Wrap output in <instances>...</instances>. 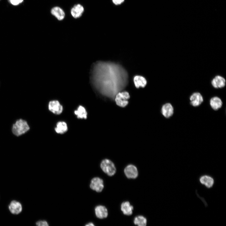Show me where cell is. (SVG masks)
Returning a JSON list of instances; mask_svg holds the SVG:
<instances>
[{
    "label": "cell",
    "mask_w": 226,
    "mask_h": 226,
    "mask_svg": "<svg viewBox=\"0 0 226 226\" xmlns=\"http://www.w3.org/2000/svg\"><path fill=\"white\" fill-rule=\"evenodd\" d=\"M91 78L94 85L100 92L114 97L126 86L127 74L120 65L100 61L93 66Z\"/></svg>",
    "instance_id": "cell-1"
},
{
    "label": "cell",
    "mask_w": 226,
    "mask_h": 226,
    "mask_svg": "<svg viewBox=\"0 0 226 226\" xmlns=\"http://www.w3.org/2000/svg\"><path fill=\"white\" fill-rule=\"evenodd\" d=\"M29 129L30 127L27 122L20 119L13 125L12 132L15 135L19 136L25 133Z\"/></svg>",
    "instance_id": "cell-2"
},
{
    "label": "cell",
    "mask_w": 226,
    "mask_h": 226,
    "mask_svg": "<svg viewBox=\"0 0 226 226\" xmlns=\"http://www.w3.org/2000/svg\"><path fill=\"white\" fill-rule=\"evenodd\" d=\"M100 167L104 173L110 176H113L116 172V168L114 164L108 159H105L101 161Z\"/></svg>",
    "instance_id": "cell-3"
},
{
    "label": "cell",
    "mask_w": 226,
    "mask_h": 226,
    "mask_svg": "<svg viewBox=\"0 0 226 226\" xmlns=\"http://www.w3.org/2000/svg\"><path fill=\"white\" fill-rule=\"evenodd\" d=\"M129 93L126 91H119L115 96V101L119 106L124 107L128 104V99L130 98Z\"/></svg>",
    "instance_id": "cell-4"
},
{
    "label": "cell",
    "mask_w": 226,
    "mask_h": 226,
    "mask_svg": "<svg viewBox=\"0 0 226 226\" xmlns=\"http://www.w3.org/2000/svg\"><path fill=\"white\" fill-rule=\"evenodd\" d=\"M48 110L56 115H60L63 110V107L60 102L57 100L50 101L48 104Z\"/></svg>",
    "instance_id": "cell-5"
},
{
    "label": "cell",
    "mask_w": 226,
    "mask_h": 226,
    "mask_svg": "<svg viewBox=\"0 0 226 226\" xmlns=\"http://www.w3.org/2000/svg\"><path fill=\"white\" fill-rule=\"evenodd\" d=\"M89 186L92 190L97 192H100L104 187L103 180L99 177H94L91 180Z\"/></svg>",
    "instance_id": "cell-6"
},
{
    "label": "cell",
    "mask_w": 226,
    "mask_h": 226,
    "mask_svg": "<svg viewBox=\"0 0 226 226\" xmlns=\"http://www.w3.org/2000/svg\"><path fill=\"white\" fill-rule=\"evenodd\" d=\"M124 172L126 177L129 179H135L138 175L137 169L133 164L127 165L124 169Z\"/></svg>",
    "instance_id": "cell-7"
},
{
    "label": "cell",
    "mask_w": 226,
    "mask_h": 226,
    "mask_svg": "<svg viewBox=\"0 0 226 226\" xmlns=\"http://www.w3.org/2000/svg\"><path fill=\"white\" fill-rule=\"evenodd\" d=\"M190 103L194 107L199 106L203 101V98L201 94L198 92L193 93L190 96Z\"/></svg>",
    "instance_id": "cell-8"
},
{
    "label": "cell",
    "mask_w": 226,
    "mask_h": 226,
    "mask_svg": "<svg viewBox=\"0 0 226 226\" xmlns=\"http://www.w3.org/2000/svg\"><path fill=\"white\" fill-rule=\"evenodd\" d=\"M225 78L220 75L215 76L212 80L211 84L215 89H221L224 87L226 85Z\"/></svg>",
    "instance_id": "cell-9"
},
{
    "label": "cell",
    "mask_w": 226,
    "mask_h": 226,
    "mask_svg": "<svg viewBox=\"0 0 226 226\" xmlns=\"http://www.w3.org/2000/svg\"><path fill=\"white\" fill-rule=\"evenodd\" d=\"M174 108L170 103L164 104L162 106L161 110L162 115L166 118L171 117L174 114Z\"/></svg>",
    "instance_id": "cell-10"
},
{
    "label": "cell",
    "mask_w": 226,
    "mask_h": 226,
    "mask_svg": "<svg viewBox=\"0 0 226 226\" xmlns=\"http://www.w3.org/2000/svg\"><path fill=\"white\" fill-rule=\"evenodd\" d=\"M200 183L208 188L212 187L214 184L213 178L210 176L205 175L201 176L199 178Z\"/></svg>",
    "instance_id": "cell-11"
},
{
    "label": "cell",
    "mask_w": 226,
    "mask_h": 226,
    "mask_svg": "<svg viewBox=\"0 0 226 226\" xmlns=\"http://www.w3.org/2000/svg\"><path fill=\"white\" fill-rule=\"evenodd\" d=\"M94 211L96 216L100 219L105 218L108 216V210L104 206L98 205L96 206Z\"/></svg>",
    "instance_id": "cell-12"
},
{
    "label": "cell",
    "mask_w": 226,
    "mask_h": 226,
    "mask_svg": "<svg viewBox=\"0 0 226 226\" xmlns=\"http://www.w3.org/2000/svg\"><path fill=\"white\" fill-rule=\"evenodd\" d=\"M11 213L13 214H17L22 211V207L21 204L16 201H12L8 206Z\"/></svg>",
    "instance_id": "cell-13"
},
{
    "label": "cell",
    "mask_w": 226,
    "mask_h": 226,
    "mask_svg": "<svg viewBox=\"0 0 226 226\" xmlns=\"http://www.w3.org/2000/svg\"><path fill=\"white\" fill-rule=\"evenodd\" d=\"M209 104L213 110H217L222 107L223 102L219 97L216 96L211 98L209 101Z\"/></svg>",
    "instance_id": "cell-14"
},
{
    "label": "cell",
    "mask_w": 226,
    "mask_h": 226,
    "mask_svg": "<svg viewBox=\"0 0 226 226\" xmlns=\"http://www.w3.org/2000/svg\"><path fill=\"white\" fill-rule=\"evenodd\" d=\"M84 9L80 4L75 5L71 10V13L72 16L75 18L80 17L83 12Z\"/></svg>",
    "instance_id": "cell-15"
},
{
    "label": "cell",
    "mask_w": 226,
    "mask_h": 226,
    "mask_svg": "<svg viewBox=\"0 0 226 226\" xmlns=\"http://www.w3.org/2000/svg\"><path fill=\"white\" fill-rule=\"evenodd\" d=\"M74 113L78 118L85 119L87 118V111L85 108L82 105H79L74 111Z\"/></svg>",
    "instance_id": "cell-16"
},
{
    "label": "cell",
    "mask_w": 226,
    "mask_h": 226,
    "mask_svg": "<svg viewBox=\"0 0 226 226\" xmlns=\"http://www.w3.org/2000/svg\"><path fill=\"white\" fill-rule=\"evenodd\" d=\"M133 207L128 201L123 202L121 205V210L126 215H130L132 213Z\"/></svg>",
    "instance_id": "cell-17"
},
{
    "label": "cell",
    "mask_w": 226,
    "mask_h": 226,
    "mask_svg": "<svg viewBox=\"0 0 226 226\" xmlns=\"http://www.w3.org/2000/svg\"><path fill=\"white\" fill-rule=\"evenodd\" d=\"M51 13L59 20H63L65 16L63 10L58 7H55L52 8L51 10Z\"/></svg>",
    "instance_id": "cell-18"
},
{
    "label": "cell",
    "mask_w": 226,
    "mask_h": 226,
    "mask_svg": "<svg viewBox=\"0 0 226 226\" xmlns=\"http://www.w3.org/2000/svg\"><path fill=\"white\" fill-rule=\"evenodd\" d=\"M68 130V126L67 123L64 121L58 122L55 128V132L59 134H63Z\"/></svg>",
    "instance_id": "cell-19"
},
{
    "label": "cell",
    "mask_w": 226,
    "mask_h": 226,
    "mask_svg": "<svg viewBox=\"0 0 226 226\" xmlns=\"http://www.w3.org/2000/svg\"><path fill=\"white\" fill-rule=\"evenodd\" d=\"M133 81L135 85L137 88H138L140 87H144L147 83L145 78L140 75L135 76L133 78Z\"/></svg>",
    "instance_id": "cell-20"
},
{
    "label": "cell",
    "mask_w": 226,
    "mask_h": 226,
    "mask_svg": "<svg viewBox=\"0 0 226 226\" xmlns=\"http://www.w3.org/2000/svg\"><path fill=\"white\" fill-rule=\"evenodd\" d=\"M146 218L143 216L139 215L136 217L133 222L135 225L139 226H145L147 224Z\"/></svg>",
    "instance_id": "cell-21"
},
{
    "label": "cell",
    "mask_w": 226,
    "mask_h": 226,
    "mask_svg": "<svg viewBox=\"0 0 226 226\" xmlns=\"http://www.w3.org/2000/svg\"><path fill=\"white\" fill-rule=\"evenodd\" d=\"M36 224L38 226H47L49 225L48 222L45 220H40L37 221Z\"/></svg>",
    "instance_id": "cell-22"
},
{
    "label": "cell",
    "mask_w": 226,
    "mask_h": 226,
    "mask_svg": "<svg viewBox=\"0 0 226 226\" xmlns=\"http://www.w3.org/2000/svg\"><path fill=\"white\" fill-rule=\"evenodd\" d=\"M10 3L13 5H16L22 3L23 0H9Z\"/></svg>",
    "instance_id": "cell-23"
},
{
    "label": "cell",
    "mask_w": 226,
    "mask_h": 226,
    "mask_svg": "<svg viewBox=\"0 0 226 226\" xmlns=\"http://www.w3.org/2000/svg\"><path fill=\"white\" fill-rule=\"evenodd\" d=\"M124 1V0H112L113 3L116 5L121 4Z\"/></svg>",
    "instance_id": "cell-24"
},
{
    "label": "cell",
    "mask_w": 226,
    "mask_h": 226,
    "mask_svg": "<svg viewBox=\"0 0 226 226\" xmlns=\"http://www.w3.org/2000/svg\"><path fill=\"white\" fill-rule=\"evenodd\" d=\"M85 225L86 226H94V223L91 222L89 223H87Z\"/></svg>",
    "instance_id": "cell-25"
}]
</instances>
